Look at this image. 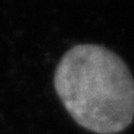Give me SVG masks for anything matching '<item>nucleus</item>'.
Listing matches in <instances>:
<instances>
[{
    "instance_id": "f257e3e1",
    "label": "nucleus",
    "mask_w": 134,
    "mask_h": 134,
    "mask_svg": "<svg viewBox=\"0 0 134 134\" xmlns=\"http://www.w3.org/2000/svg\"><path fill=\"white\" fill-rule=\"evenodd\" d=\"M53 86L77 124L97 134H117L134 118V78L115 52L80 43L60 60Z\"/></svg>"
}]
</instances>
